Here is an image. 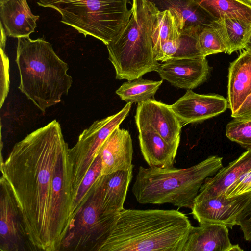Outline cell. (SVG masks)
Returning a JSON list of instances; mask_svg holds the SVG:
<instances>
[{
	"mask_svg": "<svg viewBox=\"0 0 251 251\" xmlns=\"http://www.w3.org/2000/svg\"><path fill=\"white\" fill-rule=\"evenodd\" d=\"M131 105L132 103L127 102L117 113L95 121L80 134L76 144L69 149L72 166L73 198L96 159L100 148L128 115Z\"/></svg>",
	"mask_w": 251,
	"mask_h": 251,
	"instance_id": "52a82bcc",
	"label": "cell"
},
{
	"mask_svg": "<svg viewBox=\"0 0 251 251\" xmlns=\"http://www.w3.org/2000/svg\"><path fill=\"white\" fill-rule=\"evenodd\" d=\"M133 146L127 130L117 127L100 148L98 155L101 162V174L106 175L119 171H127L132 163Z\"/></svg>",
	"mask_w": 251,
	"mask_h": 251,
	"instance_id": "5bb4252c",
	"label": "cell"
},
{
	"mask_svg": "<svg viewBox=\"0 0 251 251\" xmlns=\"http://www.w3.org/2000/svg\"><path fill=\"white\" fill-rule=\"evenodd\" d=\"M251 200V192L227 197L224 194L194 203L192 214L200 225L220 224L232 228Z\"/></svg>",
	"mask_w": 251,
	"mask_h": 251,
	"instance_id": "8fae6325",
	"label": "cell"
},
{
	"mask_svg": "<svg viewBox=\"0 0 251 251\" xmlns=\"http://www.w3.org/2000/svg\"><path fill=\"white\" fill-rule=\"evenodd\" d=\"M192 226L176 210L123 209L97 251H182Z\"/></svg>",
	"mask_w": 251,
	"mask_h": 251,
	"instance_id": "7a4b0ae2",
	"label": "cell"
},
{
	"mask_svg": "<svg viewBox=\"0 0 251 251\" xmlns=\"http://www.w3.org/2000/svg\"><path fill=\"white\" fill-rule=\"evenodd\" d=\"M211 25L222 38L228 54L244 49L251 34V24L227 17L212 21Z\"/></svg>",
	"mask_w": 251,
	"mask_h": 251,
	"instance_id": "7402d4cb",
	"label": "cell"
},
{
	"mask_svg": "<svg viewBox=\"0 0 251 251\" xmlns=\"http://www.w3.org/2000/svg\"><path fill=\"white\" fill-rule=\"evenodd\" d=\"M100 182V180L93 195L73 219L61 250L97 251L106 238L116 214L106 215L102 211Z\"/></svg>",
	"mask_w": 251,
	"mask_h": 251,
	"instance_id": "ba28073f",
	"label": "cell"
},
{
	"mask_svg": "<svg viewBox=\"0 0 251 251\" xmlns=\"http://www.w3.org/2000/svg\"><path fill=\"white\" fill-rule=\"evenodd\" d=\"M6 34L5 29L2 23L0 22V48L5 49L6 41Z\"/></svg>",
	"mask_w": 251,
	"mask_h": 251,
	"instance_id": "d6a6232c",
	"label": "cell"
},
{
	"mask_svg": "<svg viewBox=\"0 0 251 251\" xmlns=\"http://www.w3.org/2000/svg\"><path fill=\"white\" fill-rule=\"evenodd\" d=\"M197 44L203 57L221 52L226 53L227 51L222 38L211 24L203 26L199 31Z\"/></svg>",
	"mask_w": 251,
	"mask_h": 251,
	"instance_id": "4316f807",
	"label": "cell"
},
{
	"mask_svg": "<svg viewBox=\"0 0 251 251\" xmlns=\"http://www.w3.org/2000/svg\"><path fill=\"white\" fill-rule=\"evenodd\" d=\"M1 0H0V1H1Z\"/></svg>",
	"mask_w": 251,
	"mask_h": 251,
	"instance_id": "d590c367",
	"label": "cell"
},
{
	"mask_svg": "<svg viewBox=\"0 0 251 251\" xmlns=\"http://www.w3.org/2000/svg\"><path fill=\"white\" fill-rule=\"evenodd\" d=\"M226 135L242 147L251 148V118H234L226 125Z\"/></svg>",
	"mask_w": 251,
	"mask_h": 251,
	"instance_id": "83f0119b",
	"label": "cell"
},
{
	"mask_svg": "<svg viewBox=\"0 0 251 251\" xmlns=\"http://www.w3.org/2000/svg\"><path fill=\"white\" fill-rule=\"evenodd\" d=\"M135 119L139 132L154 131L168 143L179 146L182 125L170 105L154 99L138 103Z\"/></svg>",
	"mask_w": 251,
	"mask_h": 251,
	"instance_id": "30bf717a",
	"label": "cell"
},
{
	"mask_svg": "<svg viewBox=\"0 0 251 251\" xmlns=\"http://www.w3.org/2000/svg\"><path fill=\"white\" fill-rule=\"evenodd\" d=\"M238 225L240 226L244 239L251 242V200L240 215Z\"/></svg>",
	"mask_w": 251,
	"mask_h": 251,
	"instance_id": "4dcf8cb0",
	"label": "cell"
},
{
	"mask_svg": "<svg viewBox=\"0 0 251 251\" xmlns=\"http://www.w3.org/2000/svg\"><path fill=\"white\" fill-rule=\"evenodd\" d=\"M0 107H1L7 96L9 87V59L4 52V50L0 48Z\"/></svg>",
	"mask_w": 251,
	"mask_h": 251,
	"instance_id": "f1b7e54d",
	"label": "cell"
},
{
	"mask_svg": "<svg viewBox=\"0 0 251 251\" xmlns=\"http://www.w3.org/2000/svg\"><path fill=\"white\" fill-rule=\"evenodd\" d=\"M209 69L206 57H173L160 63L156 72L172 85L192 90L206 80Z\"/></svg>",
	"mask_w": 251,
	"mask_h": 251,
	"instance_id": "7c38bea8",
	"label": "cell"
},
{
	"mask_svg": "<svg viewBox=\"0 0 251 251\" xmlns=\"http://www.w3.org/2000/svg\"><path fill=\"white\" fill-rule=\"evenodd\" d=\"M228 105L227 100L222 96L199 94L187 90L170 107L182 126L215 117L225 112Z\"/></svg>",
	"mask_w": 251,
	"mask_h": 251,
	"instance_id": "4fadbf2b",
	"label": "cell"
},
{
	"mask_svg": "<svg viewBox=\"0 0 251 251\" xmlns=\"http://www.w3.org/2000/svg\"><path fill=\"white\" fill-rule=\"evenodd\" d=\"M0 250L19 251L29 248L25 227L17 203L7 180H0Z\"/></svg>",
	"mask_w": 251,
	"mask_h": 251,
	"instance_id": "9c48e42d",
	"label": "cell"
},
{
	"mask_svg": "<svg viewBox=\"0 0 251 251\" xmlns=\"http://www.w3.org/2000/svg\"><path fill=\"white\" fill-rule=\"evenodd\" d=\"M251 170V148L226 167L220 169L213 176L207 177L201 187L195 202L224 194L237 181Z\"/></svg>",
	"mask_w": 251,
	"mask_h": 251,
	"instance_id": "9a60e30c",
	"label": "cell"
},
{
	"mask_svg": "<svg viewBox=\"0 0 251 251\" xmlns=\"http://www.w3.org/2000/svg\"><path fill=\"white\" fill-rule=\"evenodd\" d=\"M132 14L127 24L107 44L108 59L116 78L132 80L156 71L152 34L159 10L148 0H132Z\"/></svg>",
	"mask_w": 251,
	"mask_h": 251,
	"instance_id": "5b68a950",
	"label": "cell"
},
{
	"mask_svg": "<svg viewBox=\"0 0 251 251\" xmlns=\"http://www.w3.org/2000/svg\"><path fill=\"white\" fill-rule=\"evenodd\" d=\"M129 0H38V5L53 9L61 22L79 33L107 45L128 23L131 14Z\"/></svg>",
	"mask_w": 251,
	"mask_h": 251,
	"instance_id": "8992f818",
	"label": "cell"
},
{
	"mask_svg": "<svg viewBox=\"0 0 251 251\" xmlns=\"http://www.w3.org/2000/svg\"><path fill=\"white\" fill-rule=\"evenodd\" d=\"M222 160L210 156L184 169L140 166L132 192L141 204L170 203L191 209L205 180L222 168Z\"/></svg>",
	"mask_w": 251,
	"mask_h": 251,
	"instance_id": "277c9868",
	"label": "cell"
},
{
	"mask_svg": "<svg viewBox=\"0 0 251 251\" xmlns=\"http://www.w3.org/2000/svg\"><path fill=\"white\" fill-rule=\"evenodd\" d=\"M69 149L54 120L16 143L1 163L30 250H61L69 229L73 189Z\"/></svg>",
	"mask_w": 251,
	"mask_h": 251,
	"instance_id": "6da1fadb",
	"label": "cell"
},
{
	"mask_svg": "<svg viewBox=\"0 0 251 251\" xmlns=\"http://www.w3.org/2000/svg\"><path fill=\"white\" fill-rule=\"evenodd\" d=\"M244 1L251 5V0H244Z\"/></svg>",
	"mask_w": 251,
	"mask_h": 251,
	"instance_id": "e575fe53",
	"label": "cell"
},
{
	"mask_svg": "<svg viewBox=\"0 0 251 251\" xmlns=\"http://www.w3.org/2000/svg\"><path fill=\"white\" fill-rule=\"evenodd\" d=\"M251 93V53L245 50L232 62L228 71L227 101L231 116Z\"/></svg>",
	"mask_w": 251,
	"mask_h": 251,
	"instance_id": "d6986e66",
	"label": "cell"
},
{
	"mask_svg": "<svg viewBox=\"0 0 251 251\" xmlns=\"http://www.w3.org/2000/svg\"><path fill=\"white\" fill-rule=\"evenodd\" d=\"M213 20L224 17L251 24V5L243 0H193Z\"/></svg>",
	"mask_w": 251,
	"mask_h": 251,
	"instance_id": "603a6c76",
	"label": "cell"
},
{
	"mask_svg": "<svg viewBox=\"0 0 251 251\" xmlns=\"http://www.w3.org/2000/svg\"><path fill=\"white\" fill-rule=\"evenodd\" d=\"M238 244L233 245L228 227L216 224L192 226L182 251H242Z\"/></svg>",
	"mask_w": 251,
	"mask_h": 251,
	"instance_id": "2e32d148",
	"label": "cell"
},
{
	"mask_svg": "<svg viewBox=\"0 0 251 251\" xmlns=\"http://www.w3.org/2000/svg\"><path fill=\"white\" fill-rule=\"evenodd\" d=\"M133 168L102 175L99 193L104 214L113 215L124 209V204L133 177Z\"/></svg>",
	"mask_w": 251,
	"mask_h": 251,
	"instance_id": "ac0fdd59",
	"label": "cell"
},
{
	"mask_svg": "<svg viewBox=\"0 0 251 251\" xmlns=\"http://www.w3.org/2000/svg\"><path fill=\"white\" fill-rule=\"evenodd\" d=\"M163 80L153 81L141 77L123 83L116 91L122 100L139 103L154 99L153 97Z\"/></svg>",
	"mask_w": 251,
	"mask_h": 251,
	"instance_id": "cb8c5ba5",
	"label": "cell"
},
{
	"mask_svg": "<svg viewBox=\"0 0 251 251\" xmlns=\"http://www.w3.org/2000/svg\"><path fill=\"white\" fill-rule=\"evenodd\" d=\"M0 17L7 36L17 38L34 32L40 18L32 13L27 0L0 1Z\"/></svg>",
	"mask_w": 251,
	"mask_h": 251,
	"instance_id": "e0dca14e",
	"label": "cell"
},
{
	"mask_svg": "<svg viewBox=\"0 0 251 251\" xmlns=\"http://www.w3.org/2000/svg\"><path fill=\"white\" fill-rule=\"evenodd\" d=\"M246 50L251 53V34L249 37V38L244 47Z\"/></svg>",
	"mask_w": 251,
	"mask_h": 251,
	"instance_id": "836d02e7",
	"label": "cell"
},
{
	"mask_svg": "<svg viewBox=\"0 0 251 251\" xmlns=\"http://www.w3.org/2000/svg\"><path fill=\"white\" fill-rule=\"evenodd\" d=\"M101 176V159L98 155L73 198L71 208V223L97 188Z\"/></svg>",
	"mask_w": 251,
	"mask_h": 251,
	"instance_id": "d4e9b609",
	"label": "cell"
},
{
	"mask_svg": "<svg viewBox=\"0 0 251 251\" xmlns=\"http://www.w3.org/2000/svg\"><path fill=\"white\" fill-rule=\"evenodd\" d=\"M231 117L237 119L251 118V93L246 98L237 112Z\"/></svg>",
	"mask_w": 251,
	"mask_h": 251,
	"instance_id": "1f68e13d",
	"label": "cell"
},
{
	"mask_svg": "<svg viewBox=\"0 0 251 251\" xmlns=\"http://www.w3.org/2000/svg\"><path fill=\"white\" fill-rule=\"evenodd\" d=\"M251 192V170L242 178L229 187L224 195L227 197Z\"/></svg>",
	"mask_w": 251,
	"mask_h": 251,
	"instance_id": "f546056e",
	"label": "cell"
},
{
	"mask_svg": "<svg viewBox=\"0 0 251 251\" xmlns=\"http://www.w3.org/2000/svg\"><path fill=\"white\" fill-rule=\"evenodd\" d=\"M159 11L169 10L174 15L180 31L201 29L213 19L193 0H148Z\"/></svg>",
	"mask_w": 251,
	"mask_h": 251,
	"instance_id": "ffe728a7",
	"label": "cell"
},
{
	"mask_svg": "<svg viewBox=\"0 0 251 251\" xmlns=\"http://www.w3.org/2000/svg\"><path fill=\"white\" fill-rule=\"evenodd\" d=\"M178 28L175 15L169 10L158 11L152 34L154 56L164 43L172 38Z\"/></svg>",
	"mask_w": 251,
	"mask_h": 251,
	"instance_id": "484cf974",
	"label": "cell"
},
{
	"mask_svg": "<svg viewBox=\"0 0 251 251\" xmlns=\"http://www.w3.org/2000/svg\"><path fill=\"white\" fill-rule=\"evenodd\" d=\"M16 62L20 77L19 89L43 113L68 94L73 79L68 64L42 38H18Z\"/></svg>",
	"mask_w": 251,
	"mask_h": 251,
	"instance_id": "3957f363",
	"label": "cell"
},
{
	"mask_svg": "<svg viewBox=\"0 0 251 251\" xmlns=\"http://www.w3.org/2000/svg\"><path fill=\"white\" fill-rule=\"evenodd\" d=\"M138 139L142 154L149 167H173L179 146L168 143L153 130L139 131Z\"/></svg>",
	"mask_w": 251,
	"mask_h": 251,
	"instance_id": "44dd1931",
	"label": "cell"
}]
</instances>
